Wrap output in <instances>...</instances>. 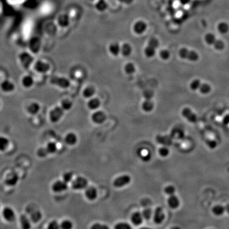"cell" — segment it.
<instances>
[{"label":"cell","mask_w":229,"mask_h":229,"mask_svg":"<svg viewBox=\"0 0 229 229\" xmlns=\"http://www.w3.org/2000/svg\"><path fill=\"white\" fill-rule=\"evenodd\" d=\"M18 59L21 65L25 70H28L30 68L35 62L34 57L30 51L21 52L18 55Z\"/></svg>","instance_id":"cell-1"},{"label":"cell","mask_w":229,"mask_h":229,"mask_svg":"<svg viewBox=\"0 0 229 229\" xmlns=\"http://www.w3.org/2000/svg\"><path fill=\"white\" fill-rule=\"evenodd\" d=\"M190 89L193 91H198L200 93L206 95L210 92L212 88L210 85L206 83H203L199 79H194L190 82L189 85Z\"/></svg>","instance_id":"cell-2"},{"label":"cell","mask_w":229,"mask_h":229,"mask_svg":"<svg viewBox=\"0 0 229 229\" xmlns=\"http://www.w3.org/2000/svg\"><path fill=\"white\" fill-rule=\"evenodd\" d=\"M50 82L53 85L63 90L68 89L71 85L70 80L68 78L57 75L51 77V78H50Z\"/></svg>","instance_id":"cell-3"},{"label":"cell","mask_w":229,"mask_h":229,"mask_svg":"<svg viewBox=\"0 0 229 229\" xmlns=\"http://www.w3.org/2000/svg\"><path fill=\"white\" fill-rule=\"evenodd\" d=\"M180 57L183 60H188L190 62H195L199 60V55L193 50H190L186 47L180 49L178 52Z\"/></svg>","instance_id":"cell-4"},{"label":"cell","mask_w":229,"mask_h":229,"mask_svg":"<svg viewBox=\"0 0 229 229\" xmlns=\"http://www.w3.org/2000/svg\"><path fill=\"white\" fill-rule=\"evenodd\" d=\"M33 66L35 72L41 75L47 73L51 69L50 65L48 63L41 60L35 61Z\"/></svg>","instance_id":"cell-5"},{"label":"cell","mask_w":229,"mask_h":229,"mask_svg":"<svg viewBox=\"0 0 229 229\" xmlns=\"http://www.w3.org/2000/svg\"><path fill=\"white\" fill-rule=\"evenodd\" d=\"M64 112L61 106L55 107L50 111L49 114L50 120L53 123L58 122L64 115Z\"/></svg>","instance_id":"cell-6"},{"label":"cell","mask_w":229,"mask_h":229,"mask_svg":"<svg viewBox=\"0 0 229 229\" xmlns=\"http://www.w3.org/2000/svg\"><path fill=\"white\" fill-rule=\"evenodd\" d=\"M41 47V41L38 37H33L29 40L28 47L32 54L38 53Z\"/></svg>","instance_id":"cell-7"},{"label":"cell","mask_w":229,"mask_h":229,"mask_svg":"<svg viewBox=\"0 0 229 229\" xmlns=\"http://www.w3.org/2000/svg\"><path fill=\"white\" fill-rule=\"evenodd\" d=\"M182 115L188 122L192 123H196L198 121V117L195 113L190 108H184L182 111Z\"/></svg>","instance_id":"cell-8"},{"label":"cell","mask_w":229,"mask_h":229,"mask_svg":"<svg viewBox=\"0 0 229 229\" xmlns=\"http://www.w3.org/2000/svg\"><path fill=\"white\" fill-rule=\"evenodd\" d=\"M0 89L4 93H12L16 90V85L10 80H4L0 84Z\"/></svg>","instance_id":"cell-9"},{"label":"cell","mask_w":229,"mask_h":229,"mask_svg":"<svg viewBox=\"0 0 229 229\" xmlns=\"http://www.w3.org/2000/svg\"><path fill=\"white\" fill-rule=\"evenodd\" d=\"M131 178L128 175H123L117 178L114 182L113 185L116 188H120L130 184Z\"/></svg>","instance_id":"cell-10"},{"label":"cell","mask_w":229,"mask_h":229,"mask_svg":"<svg viewBox=\"0 0 229 229\" xmlns=\"http://www.w3.org/2000/svg\"><path fill=\"white\" fill-rule=\"evenodd\" d=\"M72 186L75 189H83L86 188L88 186V181L85 178L78 177L73 181Z\"/></svg>","instance_id":"cell-11"},{"label":"cell","mask_w":229,"mask_h":229,"mask_svg":"<svg viewBox=\"0 0 229 229\" xmlns=\"http://www.w3.org/2000/svg\"><path fill=\"white\" fill-rule=\"evenodd\" d=\"M147 23L143 20H138L136 21L133 25V31L137 35H142L144 33L147 29Z\"/></svg>","instance_id":"cell-12"},{"label":"cell","mask_w":229,"mask_h":229,"mask_svg":"<svg viewBox=\"0 0 229 229\" xmlns=\"http://www.w3.org/2000/svg\"><path fill=\"white\" fill-rule=\"evenodd\" d=\"M21 83L25 89H30L35 84V79L31 75H25L21 78Z\"/></svg>","instance_id":"cell-13"},{"label":"cell","mask_w":229,"mask_h":229,"mask_svg":"<svg viewBox=\"0 0 229 229\" xmlns=\"http://www.w3.org/2000/svg\"><path fill=\"white\" fill-rule=\"evenodd\" d=\"M91 120L95 124H102L106 120V116L103 112L96 111L91 116Z\"/></svg>","instance_id":"cell-14"},{"label":"cell","mask_w":229,"mask_h":229,"mask_svg":"<svg viewBox=\"0 0 229 229\" xmlns=\"http://www.w3.org/2000/svg\"><path fill=\"white\" fill-rule=\"evenodd\" d=\"M68 184L67 182L61 180H58L55 182L52 187L53 190L56 193H60L63 192L68 189Z\"/></svg>","instance_id":"cell-15"},{"label":"cell","mask_w":229,"mask_h":229,"mask_svg":"<svg viewBox=\"0 0 229 229\" xmlns=\"http://www.w3.org/2000/svg\"><path fill=\"white\" fill-rule=\"evenodd\" d=\"M18 180H19V177L17 173L11 172L8 174L6 176L5 182L8 186H13L17 184Z\"/></svg>","instance_id":"cell-16"},{"label":"cell","mask_w":229,"mask_h":229,"mask_svg":"<svg viewBox=\"0 0 229 229\" xmlns=\"http://www.w3.org/2000/svg\"><path fill=\"white\" fill-rule=\"evenodd\" d=\"M165 216L163 213V210L161 207H157L155 210L154 214V221L157 224H160L163 222L165 219Z\"/></svg>","instance_id":"cell-17"},{"label":"cell","mask_w":229,"mask_h":229,"mask_svg":"<svg viewBox=\"0 0 229 229\" xmlns=\"http://www.w3.org/2000/svg\"><path fill=\"white\" fill-rule=\"evenodd\" d=\"M4 219L9 222H12L15 220V213L12 209L10 207H6L3 210L2 212Z\"/></svg>","instance_id":"cell-18"},{"label":"cell","mask_w":229,"mask_h":229,"mask_svg":"<svg viewBox=\"0 0 229 229\" xmlns=\"http://www.w3.org/2000/svg\"><path fill=\"white\" fill-rule=\"evenodd\" d=\"M213 214L217 217H221L226 213L225 205L222 204H217L213 207L212 209Z\"/></svg>","instance_id":"cell-19"},{"label":"cell","mask_w":229,"mask_h":229,"mask_svg":"<svg viewBox=\"0 0 229 229\" xmlns=\"http://www.w3.org/2000/svg\"><path fill=\"white\" fill-rule=\"evenodd\" d=\"M40 110V106L37 102H33L27 107V112L32 115H35Z\"/></svg>","instance_id":"cell-20"},{"label":"cell","mask_w":229,"mask_h":229,"mask_svg":"<svg viewBox=\"0 0 229 229\" xmlns=\"http://www.w3.org/2000/svg\"><path fill=\"white\" fill-rule=\"evenodd\" d=\"M95 89L92 86L85 87L82 91L83 97L87 99H90L95 95Z\"/></svg>","instance_id":"cell-21"},{"label":"cell","mask_w":229,"mask_h":229,"mask_svg":"<svg viewBox=\"0 0 229 229\" xmlns=\"http://www.w3.org/2000/svg\"><path fill=\"white\" fill-rule=\"evenodd\" d=\"M100 106V101L96 98H91L87 102V106L90 109L97 110Z\"/></svg>","instance_id":"cell-22"},{"label":"cell","mask_w":229,"mask_h":229,"mask_svg":"<svg viewBox=\"0 0 229 229\" xmlns=\"http://www.w3.org/2000/svg\"><path fill=\"white\" fill-rule=\"evenodd\" d=\"M132 53V47L130 44L128 43H124L121 46L120 53L124 57H128Z\"/></svg>","instance_id":"cell-23"},{"label":"cell","mask_w":229,"mask_h":229,"mask_svg":"<svg viewBox=\"0 0 229 229\" xmlns=\"http://www.w3.org/2000/svg\"><path fill=\"white\" fill-rule=\"evenodd\" d=\"M154 104L151 99H145L142 104V108L143 111L149 113L152 111L154 109Z\"/></svg>","instance_id":"cell-24"},{"label":"cell","mask_w":229,"mask_h":229,"mask_svg":"<svg viewBox=\"0 0 229 229\" xmlns=\"http://www.w3.org/2000/svg\"><path fill=\"white\" fill-rule=\"evenodd\" d=\"M168 204L172 209H177L179 206V200L175 195H170L168 200Z\"/></svg>","instance_id":"cell-25"},{"label":"cell","mask_w":229,"mask_h":229,"mask_svg":"<svg viewBox=\"0 0 229 229\" xmlns=\"http://www.w3.org/2000/svg\"><path fill=\"white\" fill-rule=\"evenodd\" d=\"M121 46L117 43H111L109 46V51L112 55L117 56L120 53Z\"/></svg>","instance_id":"cell-26"},{"label":"cell","mask_w":229,"mask_h":229,"mask_svg":"<svg viewBox=\"0 0 229 229\" xmlns=\"http://www.w3.org/2000/svg\"><path fill=\"white\" fill-rule=\"evenodd\" d=\"M85 196L89 200H95L97 197V191L96 189L92 187H90L88 188L85 192Z\"/></svg>","instance_id":"cell-27"},{"label":"cell","mask_w":229,"mask_h":229,"mask_svg":"<svg viewBox=\"0 0 229 229\" xmlns=\"http://www.w3.org/2000/svg\"><path fill=\"white\" fill-rule=\"evenodd\" d=\"M142 214L138 212L134 213L131 217V221L135 225H138L142 223Z\"/></svg>","instance_id":"cell-28"},{"label":"cell","mask_w":229,"mask_h":229,"mask_svg":"<svg viewBox=\"0 0 229 229\" xmlns=\"http://www.w3.org/2000/svg\"><path fill=\"white\" fill-rule=\"evenodd\" d=\"M61 107L64 111H68L72 109L73 107L72 101L68 99H63L61 102Z\"/></svg>","instance_id":"cell-29"},{"label":"cell","mask_w":229,"mask_h":229,"mask_svg":"<svg viewBox=\"0 0 229 229\" xmlns=\"http://www.w3.org/2000/svg\"><path fill=\"white\" fill-rule=\"evenodd\" d=\"M136 71L135 66L132 63H128L124 66V71L127 75H132L134 74Z\"/></svg>","instance_id":"cell-30"},{"label":"cell","mask_w":229,"mask_h":229,"mask_svg":"<svg viewBox=\"0 0 229 229\" xmlns=\"http://www.w3.org/2000/svg\"><path fill=\"white\" fill-rule=\"evenodd\" d=\"M217 39V38L215 37V36L213 33H208L205 36V41L206 42V43L208 44L209 45H213V44L215 43V42L216 41Z\"/></svg>","instance_id":"cell-31"},{"label":"cell","mask_w":229,"mask_h":229,"mask_svg":"<svg viewBox=\"0 0 229 229\" xmlns=\"http://www.w3.org/2000/svg\"><path fill=\"white\" fill-rule=\"evenodd\" d=\"M145 55L147 58H152L154 57L156 53V49L151 46L147 45L144 49Z\"/></svg>","instance_id":"cell-32"},{"label":"cell","mask_w":229,"mask_h":229,"mask_svg":"<svg viewBox=\"0 0 229 229\" xmlns=\"http://www.w3.org/2000/svg\"><path fill=\"white\" fill-rule=\"evenodd\" d=\"M20 223L23 229H30L31 227L30 222L26 215H23L20 217Z\"/></svg>","instance_id":"cell-33"},{"label":"cell","mask_w":229,"mask_h":229,"mask_svg":"<svg viewBox=\"0 0 229 229\" xmlns=\"http://www.w3.org/2000/svg\"><path fill=\"white\" fill-rule=\"evenodd\" d=\"M65 141L68 144H75L77 142V137L74 133H70L66 135Z\"/></svg>","instance_id":"cell-34"},{"label":"cell","mask_w":229,"mask_h":229,"mask_svg":"<svg viewBox=\"0 0 229 229\" xmlns=\"http://www.w3.org/2000/svg\"><path fill=\"white\" fill-rule=\"evenodd\" d=\"M9 142L8 139L4 136H0V151H3L8 147Z\"/></svg>","instance_id":"cell-35"},{"label":"cell","mask_w":229,"mask_h":229,"mask_svg":"<svg viewBox=\"0 0 229 229\" xmlns=\"http://www.w3.org/2000/svg\"><path fill=\"white\" fill-rule=\"evenodd\" d=\"M217 29L219 33L225 34L229 32V26L225 23H220L217 26Z\"/></svg>","instance_id":"cell-36"},{"label":"cell","mask_w":229,"mask_h":229,"mask_svg":"<svg viewBox=\"0 0 229 229\" xmlns=\"http://www.w3.org/2000/svg\"><path fill=\"white\" fill-rule=\"evenodd\" d=\"M108 4L105 0H100L96 5V8L100 12H103L107 9Z\"/></svg>","instance_id":"cell-37"},{"label":"cell","mask_w":229,"mask_h":229,"mask_svg":"<svg viewBox=\"0 0 229 229\" xmlns=\"http://www.w3.org/2000/svg\"><path fill=\"white\" fill-rule=\"evenodd\" d=\"M213 46L215 49L217 50H222L225 48V43L220 39H217Z\"/></svg>","instance_id":"cell-38"},{"label":"cell","mask_w":229,"mask_h":229,"mask_svg":"<svg viewBox=\"0 0 229 229\" xmlns=\"http://www.w3.org/2000/svg\"><path fill=\"white\" fill-rule=\"evenodd\" d=\"M159 56L162 60H168L170 57V53L169 51L167 50H162L159 52Z\"/></svg>","instance_id":"cell-39"},{"label":"cell","mask_w":229,"mask_h":229,"mask_svg":"<svg viewBox=\"0 0 229 229\" xmlns=\"http://www.w3.org/2000/svg\"><path fill=\"white\" fill-rule=\"evenodd\" d=\"M46 149L48 153H54L57 150V145L55 143L50 142L48 143Z\"/></svg>","instance_id":"cell-40"},{"label":"cell","mask_w":229,"mask_h":229,"mask_svg":"<svg viewBox=\"0 0 229 229\" xmlns=\"http://www.w3.org/2000/svg\"><path fill=\"white\" fill-rule=\"evenodd\" d=\"M58 24L60 27L64 28L68 27L69 25V20L66 17H64V19L60 18L58 20Z\"/></svg>","instance_id":"cell-41"},{"label":"cell","mask_w":229,"mask_h":229,"mask_svg":"<svg viewBox=\"0 0 229 229\" xmlns=\"http://www.w3.org/2000/svg\"><path fill=\"white\" fill-rule=\"evenodd\" d=\"M41 213L39 211H36L33 212L31 215V219L33 222H37L41 219Z\"/></svg>","instance_id":"cell-42"},{"label":"cell","mask_w":229,"mask_h":229,"mask_svg":"<svg viewBox=\"0 0 229 229\" xmlns=\"http://www.w3.org/2000/svg\"><path fill=\"white\" fill-rule=\"evenodd\" d=\"M147 45L154 48L155 49H157L159 47V40L155 38H151V39H150L148 41V45Z\"/></svg>","instance_id":"cell-43"},{"label":"cell","mask_w":229,"mask_h":229,"mask_svg":"<svg viewBox=\"0 0 229 229\" xmlns=\"http://www.w3.org/2000/svg\"><path fill=\"white\" fill-rule=\"evenodd\" d=\"M143 95L145 99H151L153 97L154 93L151 90L147 89V90H145V91H144Z\"/></svg>","instance_id":"cell-44"},{"label":"cell","mask_w":229,"mask_h":229,"mask_svg":"<svg viewBox=\"0 0 229 229\" xmlns=\"http://www.w3.org/2000/svg\"><path fill=\"white\" fill-rule=\"evenodd\" d=\"M164 191H165V194L169 195L170 196V195H174L175 192V188L173 186L170 185V186H167L165 188Z\"/></svg>","instance_id":"cell-45"},{"label":"cell","mask_w":229,"mask_h":229,"mask_svg":"<svg viewBox=\"0 0 229 229\" xmlns=\"http://www.w3.org/2000/svg\"><path fill=\"white\" fill-rule=\"evenodd\" d=\"M142 215L143 218L146 220H149L152 216V211L150 209H145L143 211Z\"/></svg>","instance_id":"cell-46"},{"label":"cell","mask_w":229,"mask_h":229,"mask_svg":"<svg viewBox=\"0 0 229 229\" xmlns=\"http://www.w3.org/2000/svg\"><path fill=\"white\" fill-rule=\"evenodd\" d=\"M61 227L63 229H70L72 227V223L70 221H64L61 223Z\"/></svg>","instance_id":"cell-47"},{"label":"cell","mask_w":229,"mask_h":229,"mask_svg":"<svg viewBox=\"0 0 229 229\" xmlns=\"http://www.w3.org/2000/svg\"><path fill=\"white\" fill-rule=\"evenodd\" d=\"M115 228L116 229H130L131 227L127 223H120L116 224Z\"/></svg>","instance_id":"cell-48"},{"label":"cell","mask_w":229,"mask_h":229,"mask_svg":"<svg viewBox=\"0 0 229 229\" xmlns=\"http://www.w3.org/2000/svg\"><path fill=\"white\" fill-rule=\"evenodd\" d=\"M159 154L163 157H167L169 154V150L165 147H162L159 149Z\"/></svg>","instance_id":"cell-49"},{"label":"cell","mask_w":229,"mask_h":229,"mask_svg":"<svg viewBox=\"0 0 229 229\" xmlns=\"http://www.w3.org/2000/svg\"><path fill=\"white\" fill-rule=\"evenodd\" d=\"M73 174L71 172H66L63 175V180L68 183L72 179Z\"/></svg>","instance_id":"cell-50"},{"label":"cell","mask_w":229,"mask_h":229,"mask_svg":"<svg viewBox=\"0 0 229 229\" xmlns=\"http://www.w3.org/2000/svg\"><path fill=\"white\" fill-rule=\"evenodd\" d=\"M48 152L46 148H40L38 151V155L39 157H42V158L45 157L48 154Z\"/></svg>","instance_id":"cell-51"},{"label":"cell","mask_w":229,"mask_h":229,"mask_svg":"<svg viewBox=\"0 0 229 229\" xmlns=\"http://www.w3.org/2000/svg\"><path fill=\"white\" fill-rule=\"evenodd\" d=\"M48 228L50 229H58L60 228V225L56 221H53L49 224Z\"/></svg>","instance_id":"cell-52"},{"label":"cell","mask_w":229,"mask_h":229,"mask_svg":"<svg viewBox=\"0 0 229 229\" xmlns=\"http://www.w3.org/2000/svg\"><path fill=\"white\" fill-rule=\"evenodd\" d=\"M92 229H108V227L104 225H101L100 224H95L92 226Z\"/></svg>","instance_id":"cell-53"},{"label":"cell","mask_w":229,"mask_h":229,"mask_svg":"<svg viewBox=\"0 0 229 229\" xmlns=\"http://www.w3.org/2000/svg\"><path fill=\"white\" fill-rule=\"evenodd\" d=\"M120 2L126 4H130L132 3L134 0H118Z\"/></svg>","instance_id":"cell-54"},{"label":"cell","mask_w":229,"mask_h":229,"mask_svg":"<svg viewBox=\"0 0 229 229\" xmlns=\"http://www.w3.org/2000/svg\"><path fill=\"white\" fill-rule=\"evenodd\" d=\"M225 212L229 214V203L225 205Z\"/></svg>","instance_id":"cell-55"},{"label":"cell","mask_w":229,"mask_h":229,"mask_svg":"<svg viewBox=\"0 0 229 229\" xmlns=\"http://www.w3.org/2000/svg\"><path fill=\"white\" fill-rule=\"evenodd\" d=\"M170 1H177L178 0H170Z\"/></svg>","instance_id":"cell-56"},{"label":"cell","mask_w":229,"mask_h":229,"mask_svg":"<svg viewBox=\"0 0 229 229\" xmlns=\"http://www.w3.org/2000/svg\"><path fill=\"white\" fill-rule=\"evenodd\" d=\"M0 107H1V102H0Z\"/></svg>","instance_id":"cell-57"}]
</instances>
